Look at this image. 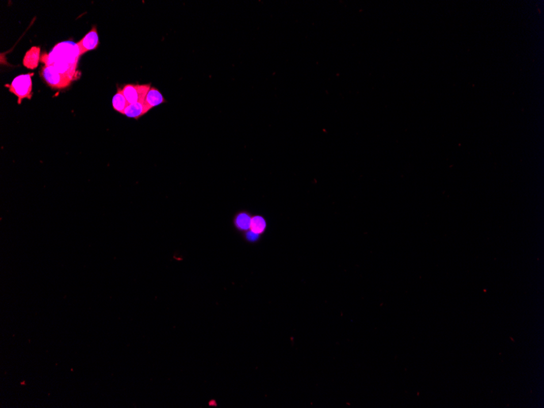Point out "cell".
Here are the masks:
<instances>
[{"label": "cell", "mask_w": 544, "mask_h": 408, "mask_svg": "<svg viewBox=\"0 0 544 408\" xmlns=\"http://www.w3.org/2000/svg\"><path fill=\"white\" fill-rule=\"evenodd\" d=\"M81 57L78 43L73 41H65L57 43L49 53H44L40 61L46 66H51L55 62H65L68 64L78 66Z\"/></svg>", "instance_id": "6da1fadb"}, {"label": "cell", "mask_w": 544, "mask_h": 408, "mask_svg": "<svg viewBox=\"0 0 544 408\" xmlns=\"http://www.w3.org/2000/svg\"><path fill=\"white\" fill-rule=\"evenodd\" d=\"M34 74H21L13 79L11 84H6L10 92L13 93L18 98V104H21L23 99L32 98V77Z\"/></svg>", "instance_id": "7a4b0ae2"}, {"label": "cell", "mask_w": 544, "mask_h": 408, "mask_svg": "<svg viewBox=\"0 0 544 408\" xmlns=\"http://www.w3.org/2000/svg\"><path fill=\"white\" fill-rule=\"evenodd\" d=\"M40 74L44 82L51 88H66L73 81L70 77L59 74L52 66H43Z\"/></svg>", "instance_id": "3957f363"}, {"label": "cell", "mask_w": 544, "mask_h": 408, "mask_svg": "<svg viewBox=\"0 0 544 408\" xmlns=\"http://www.w3.org/2000/svg\"><path fill=\"white\" fill-rule=\"evenodd\" d=\"M151 87V83L142 85L126 84L123 86V91L127 101L131 105L135 103L143 102Z\"/></svg>", "instance_id": "277c9868"}, {"label": "cell", "mask_w": 544, "mask_h": 408, "mask_svg": "<svg viewBox=\"0 0 544 408\" xmlns=\"http://www.w3.org/2000/svg\"><path fill=\"white\" fill-rule=\"evenodd\" d=\"M80 49V55L82 56L87 51L94 50L99 45V36L97 27L93 26L90 32H88L83 39H81L78 43Z\"/></svg>", "instance_id": "5b68a950"}, {"label": "cell", "mask_w": 544, "mask_h": 408, "mask_svg": "<svg viewBox=\"0 0 544 408\" xmlns=\"http://www.w3.org/2000/svg\"><path fill=\"white\" fill-rule=\"evenodd\" d=\"M163 103H166V99L164 98L163 95L157 87L152 86L146 96L145 100L143 101L147 110L150 111L152 109L162 105Z\"/></svg>", "instance_id": "8992f818"}, {"label": "cell", "mask_w": 544, "mask_h": 408, "mask_svg": "<svg viewBox=\"0 0 544 408\" xmlns=\"http://www.w3.org/2000/svg\"><path fill=\"white\" fill-rule=\"evenodd\" d=\"M41 49L39 47H32L29 51H26L23 58V66L29 70L38 68L39 61L41 60Z\"/></svg>", "instance_id": "52a82bcc"}, {"label": "cell", "mask_w": 544, "mask_h": 408, "mask_svg": "<svg viewBox=\"0 0 544 408\" xmlns=\"http://www.w3.org/2000/svg\"><path fill=\"white\" fill-rule=\"evenodd\" d=\"M148 111L146 109L143 102H138L135 104H131L126 108L124 115L131 118H135L138 120L147 113Z\"/></svg>", "instance_id": "ba28073f"}, {"label": "cell", "mask_w": 544, "mask_h": 408, "mask_svg": "<svg viewBox=\"0 0 544 408\" xmlns=\"http://www.w3.org/2000/svg\"><path fill=\"white\" fill-rule=\"evenodd\" d=\"M129 105V103L123 94V88L117 89V93L114 95L113 98V107L114 110L124 115L126 108Z\"/></svg>", "instance_id": "9c48e42d"}, {"label": "cell", "mask_w": 544, "mask_h": 408, "mask_svg": "<svg viewBox=\"0 0 544 408\" xmlns=\"http://www.w3.org/2000/svg\"><path fill=\"white\" fill-rule=\"evenodd\" d=\"M252 217L246 212H239L234 218L235 227L241 231H248L250 228Z\"/></svg>", "instance_id": "30bf717a"}, {"label": "cell", "mask_w": 544, "mask_h": 408, "mask_svg": "<svg viewBox=\"0 0 544 408\" xmlns=\"http://www.w3.org/2000/svg\"><path fill=\"white\" fill-rule=\"evenodd\" d=\"M266 221L261 216H254L252 217L250 228L252 232H255L257 234H261L266 229Z\"/></svg>", "instance_id": "8fae6325"}, {"label": "cell", "mask_w": 544, "mask_h": 408, "mask_svg": "<svg viewBox=\"0 0 544 408\" xmlns=\"http://www.w3.org/2000/svg\"><path fill=\"white\" fill-rule=\"evenodd\" d=\"M258 236H259V234H257V233L253 232L252 231L246 233V237L250 241H255V240H258Z\"/></svg>", "instance_id": "7c38bea8"}]
</instances>
